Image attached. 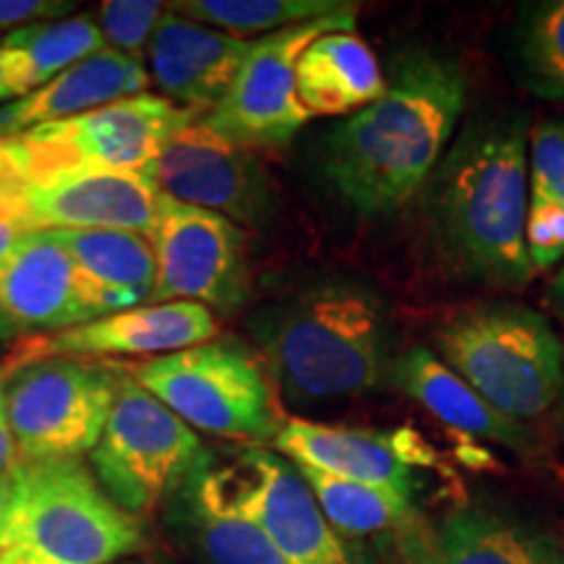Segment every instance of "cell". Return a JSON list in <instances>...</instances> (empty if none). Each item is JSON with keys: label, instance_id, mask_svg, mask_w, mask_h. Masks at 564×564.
Returning <instances> with one entry per match:
<instances>
[{"label": "cell", "instance_id": "cell-30", "mask_svg": "<svg viewBox=\"0 0 564 564\" xmlns=\"http://www.w3.org/2000/svg\"><path fill=\"white\" fill-rule=\"evenodd\" d=\"M528 207L564 209V121H544L531 131Z\"/></svg>", "mask_w": 564, "mask_h": 564}, {"label": "cell", "instance_id": "cell-18", "mask_svg": "<svg viewBox=\"0 0 564 564\" xmlns=\"http://www.w3.org/2000/svg\"><path fill=\"white\" fill-rule=\"evenodd\" d=\"M160 199L141 173H70L26 181L21 215L32 230H129L150 238Z\"/></svg>", "mask_w": 564, "mask_h": 564}, {"label": "cell", "instance_id": "cell-29", "mask_svg": "<svg viewBox=\"0 0 564 564\" xmlns=\"http://www.w3.org/2000/svg\"><path fill=\"white\" fill-rule=\"evenodd\" d=\"M165 13L167 3L160 0H105L97 6L95 21L110 51L141 61V51L150 47L152 34Z\"/></svg>", "mask_w": 564, "mask_h": 564}, {"label": "cell", "instance_id": "cell-20", "mask_svg": "<svg viewBox=\"0 0 564 564\" xmlns=\"http://www.w3.org/2000/svg\"><path fill=\"white\" fill-rule=\"evenodd\" d=\"M150 84L144 61L105 47L66 68L32 95L0 105V139L17 137L42 123L68 121L126 97L147 95Z\"/></svg>", "mask_w": 564, "mask_h": 564}, {"label": "cell", "instance_id": "cell-16", "mask_svg": "<svg viewBox=\"0 0 564 564\" xmlns=\"http://www.w3.org/2000/svg\"><path fill=\"white\" fill-rule=\"evenodd\" d=\"M274 449L301 468H314L343 481L373 486L413 499L415 468L434 463V449L411 429L340 426L312 419H285Z\"/></svg>", "mask_w": 564, "mask_h": 564}, {"label": "cell", "instance_id": "cell-2", "mask_svg": "<svg viewBox=\"0 0 564 564\" xmlns=\"http://www.w3.org/2000/svg\"><path fill=\"white\" fill-rule=\"evenodd\" d=\"M246 327L291 405L358 398L390 384V316L382 295L364 282H314L264 303Z\"/></svg>", "mask_w": 564, "mask_h": 564}, {"label": "cell", "instance_id": "cell-24", "mask_svg": "<svg viewBox=\"0 0 564 564\" xmlns=\"http://www.w3.org/2000/svg\"><path fill=\"white\" fill-rule=\"evenodd\" d=\"M87 282L102 316L152 303L158 262L150 238L129 230H51Z\"/></svg>", "mask_w": 564, "mask_h": 564}, {"label": "cell", "instance_id": "cell-19", "mask_svg": "<svg viewBox=\"0 0 564 564\" xmlns=\"http://www.w3.org/2000/svg\"><path fill=\"white\" fill-rule=\"evenodd\" d=\"M249 51L251 40H238L167 11L147 47V70L160 97L204 118L230 89Z\"/></svg>", "mask_w": 564, "mask_h": 564}, {"label": "cell", "instance_id": "cell-8", "mask_svg": "<svg viewBox=\"0 0 564 564\" xmlns=\"http://www.w3.org/2000/svg\"><path fill=\"white\" fill-rule=\"evenodd\" d=\"M194 121L202 118L147 91L0 141L26 181L70 173H141Z\"/></svg>", "mask_w": 564, "mask_h": 564}, {"label": "cell", "instance_id": "cell-26", "mask_svg": "<svg viewBox=\"0 0 564 564\" xmlns=\"http://www.w3.org/2000/svg\"><path fill=\"white\" fill-rule=\"evenodd\" d=\"M295 465V463H293ZM316 505L322 507L324 518L333 531L343 539H373V535H394L419 514L413 499L400 494L373 489V486L343 481L327 476L322 470L301 468Z\"/></svg>", "mask_w": 564, "mask_h": 564}, {"label": "cell", "instance_id": "cell-17", "mask_svg": "<svg viewBox=\"0 0 564 564\" xmlns=\"http://www.w3.org/2000/svg\"><path fill=\"white\" fill-rule=\"evenodd\" d=\"M0 312L17 333H63L100 319L87 282L51 230H34L0 262Z\"/></svg>", "mask_w": 564, "mask_h": 564}, {"label": "cell", "instance_id": "cell-27", "mask_svg": "<svg viewBox=\"0 0 564 564\" xmlns=\"http://www.w3.org/2000/svg\"><path fill=\"white\" fill-rule=\"evenodd\" d=\"M356 9V3H345V0H178V3H167V11L215 26L238 40H246L249 34H274Z\"/></svg>", "mask_w": 564, "mask_h": 564}, {"label": "cell", "instance_id": "cell-21", "mask_svg": "<svg viewBox=\"0 0 564 564\" xmlns=\"http://www.w3.org/2000/svg\"><path fill=\"white\" fill-rule=\"evenodd\" d=\"M390 387L426 408L457 432L489 440L514 453H531L533 434L523 421L499 413L463 377L449 369L434 350L415 345L392 361Z\"/></svg>", "mask_w": 564, "mask_h": 564}, {"label": "cell", "instance_id": "cell-32", "mask_svg": "<svg viewBox=\"0 0 564 564\" xmlns=\"http://www.w3.org/2000/svg\"><path fill=\"white\" fill-rule=\"evenodd\" d=\"M19 494H21V481H19V465H17V468L0 474V552L9 549L13 520H17V510H19Z\"/></svg>", "mask_w": 564, "mask_h": 564}, {"label": "cell", "instance_id": "cell-35", "mask_svg": "<svg viewBox=\"0 0 564 564\" xmlns=\"http://www.w3.org/2000/svg\"><path fill=\"white\" fill-rule=\"evenodd\" d=\"M546 303L552 306V312L560 316V319H564V264L560 267V272L554 274L552 282H549Z\"/></svg>", "mask_w": 564, "mask_h": 564}, {"label": "cell", "instance_id": "cell-11", "mask_svg": "<svg viewBox=\"0 0 564 564\" xmlns=\"http://www.w3.org/2000/svg\"><path fill=\"white\" fill-rule=\"evenodd\" d=\"M207 474L223 502L251 520L291 564H352L306 478L278 449L243 447L230 463H212Z\"/></svg>", "mask_w": 564, "mask_h": 564}, {"label": "cell", "instance_id": "cell-7", "mask_svg": "<svg viewBox=\"0 0 564 564\" xmlns=\"http://www.w3.org/2000/svg\"><path fill=\"white\" fill-rule=\"evenodd\" d=\"M212 463L202 436L123 369L91 474L131 518H150Z\"/></svg>", "mask_w": 564, "mask_h": 564}, {"label": "cell", "instance_id": "cell-5", "mask_svg": "<svg viewBox=\"0 0 564 564\" xmlns=\"http://www.w3.org/2000/svg\"><path fill=\"white\" fill-rule=\"evenodd\" d=\"M19 510L6 554L13 564H112L150 549L82 460L19 463Z\"/></svg>", "mask_w": 564, "mask_h": 564}, {"label": "cell", "instance_id": "cell-31", "mask_svg": "<svg viewBox=\"0 0 564 564\" xmlns=\"http://www.w3.org/2000/svg\"><path fill=\"white\" fill-rule=\"evenodd\" d=\"M68 11H76V3L63 0H0V30H17L32 21L66 19Z\"/></svg>", "mask_w": 564, "mask_h": 564}, {"label": "cell", "instance_id": "cell-38", "mask_svg": "<svg viewBox=\"0 0 564 564\" xmlns=\"http://www.w3.org/2000/svg\"><path fill=\"white\" fill-rule=\"evenodd\" d=\"M17 335H19L17 327H13V324L9 322V316L0 312V343L11 340V337H17Z\"/></svg>", "mask_w": 564, "mask_h": 564}, {"label": "cell", "instance_id": "cell-34", "mask_svg": "<svg viewBox=\"0 0 564 564\" xmlns=\"http://www.w3.org/2000/svg\"><path fill=\"white\" fill-rule=\"evenodd\" d=\"M30 232L34 230H30L26 225H21L19 220H13V217L0 212V262H3V259L9 257V253L17 249L26 236H30Z\"/></svg>", "mask_w": 564, "mask_h": 564}, {"label": "cell", "instance_id": "cell-33", "mask_svg": "<svg viewBox=\"0 0 564 564\" xmlns=\"http://www.w3.org/2000/svg\"><path fill=\"white\" fill-rule=\"evenodd\" d=\"M6 379H9V369H0V474L17 468L21 463L9 423V408H6Z\"/></svg>", "mask_w": 564, "mask_h": 564}, {"label": "cell", "instance_id": "cell-15", "mask_svg": "<svg viewBox=\"0 0 564 564\" xmlns=\"http://www.w3.org/2000/svg\"><path fill=\"white\" fill-rule=\"evenodd\" d=\"M220 324L212 308L202 303L167 301L144 303L126 312L100 316L82 327L37 335L17 345L6 369L42 361V358H126V356H171V352L212 343Z\"/></svg>", "mask_w": 564, "mask_h": 564}, {"label": "cell", "instance_id": "cell-37", "mask_svg": "<svg viewBox=\"0 0 564 564\" xmlns=\"http://www.w3.org/2000/svg\"><path fill=\"white\" fill-rule=\"evenodd\" d=\"M552 426L564 444V382H562L560 394H556V403L552 405Z\"/></svg>", "mask_w": 564, "mask_h": 564}, {"label": "cell", "instance_id": "cell-28", "mask_svg": "<svg viewBox=\"0 0 564 564\" xmlns=\"http://www.w3.org/2000/svg\"><path fill=\"white\" fill-rule=\"evenodd\" d=\"M512 58L520 84L533 97L564 102V0L533 3L520 13Z\"/></svg>", "mask_w": 564, "mask_h": 564}, {"label": "cell", "instance_id": "cell-13", "mask_svg": "<svg viewBox=\"0 0 564 564\" xmlns=\"http://www.w3.org/2000/svg\"><path fill=\"white\" fill-rule=\"evenodd\" d=\"M167 199L215 212L241 225H267L280 196L272 175L253 152L238 150L202 121L181 129L141 171Z\"/></svg>", "mask_w": 564, "mask_h": 564}, {"label": "cell", "instance_id": "cell-4", "mask_svg": "<svg viewBox=\"0 0 564 564\" xmlns=\"http://www.w3.org/2000/svg\"><path fill=\"white\" fill-rule=\"evenodd\" d=\"M442 361L514 421L552 411L564 382V343L523 303H478L434 333Z\"/></svg>", "mask_w": 564, "mask_h": 564}, {"label": "cell", "instance_id": "cell-22", "mask_svg": "<svg viewBox=\"0 0 564 564\" xmlns=\"http://www.w3.org/2000/svg\"><path fill=\"white\" fill-rule=\"evenodd\" d=\"M209 465L165 505V525L188 562L291 564L251 520L223 502L209 481Z\"/></svg>", "mask_w": 564, "mask_h": 564}, {"label": "cell", "instance_id": "cell-14", "mask_svg": "<svg viewBox=\"0 0 564 564\" xmlns=\"http://www.w3.org/2000/svg\"><path fill=\"white\" fill-rule=\"evenodd\" d=\"M394 564H564L546 528L486 505L419 514L392 535Z\"/></svg>", "mask_w": 564, "mask_h": 564}, {"label": "cell", "instance_id": "cell-3", "mask_svg": "<svg viewBox=\"0 0 564 564\" xmlns=\"http://www.w3.org/2000/svg\"><path fill=\"white\" fill-rule=\"evenodd\" d=\"M525 112L476 118L442 158L432 188L436 238L465 274L525 288L535 274L525 243Z\"/></svg>", "mask_w": 564, "mask_h": 564}, {"label": "cell", "instance_id": "cell-25", "mask_svg": "<svg viewBox=\"0 0 564 564\" xmlns=\"http://www.w3.org/2000/svg\"><path fill=\"white\" fill-rule=\"evenodd\" d=\"M105 47L100 26L89 13L9 30L0 37V102L9 105L32 95Z\"/></svg>", "mask_w": 564, "mask_h": 564}, {"label": "cell", "instance_id": "cell-36", "mask_svg": "<svg viewBox=\"0 0 564 564\" xmlns=\"http://www.w3.org/2000/svg\"><path fill=\"white\" fill-rule=\"evenodd\" d=\"M112 564H175V560H171V556L162 554V552H152V549H144V552L123 556V560H118Z\"/></svg>", "mask_w": 564, "mask_h": 564}, {"label": "cell", "instance_id": "cell-9", "mask_svg": "<svg viewBox=\"0 0 564 564\" xmlns=\"http://www.w3.org/2000/svg\"><path fill=\"white\" fill-rule=\"evenodd\" d=\"M123 369L89 358H42L9 369L6 408L24 463L82 460L100 442Z\"/></svg>", "mask_w": 564, "mask_h": 564}, {"label": "cell", "instance_id": "cell-1", "mask_svg": "<svg viewBox=\"0 0 564 564\" xmlns=\"http://www.w3.org/2000/svg\"><path fill=\"white\" fill-rule=\"evenodd\" d=\"M468 97V74L449 55L398 53L387 91L324 139L322 167L361 215H387L421 192L453 139Z\"/></svg>", "mask_w": 564, "mask_h": 564}, {"label": "cell", "instance_id": "cell-23", "mask_svg": "<svg viewBox=\"0 0 564 564\" xmlns=\"http://www.w3.org/2000/svg\"><path fill=\"white\" fill-rule=\"evenodd\" d=\"M295 91L308 116H356L384 95L387 76L356 32H329L303 51Z\"/></svg>", "mask_w": 564, "mask_h": 564}, {"label": "cell", "instance_id": "cell-6", "mask_svg": "<svg viewBox=\"0 0 564 564\" xmlns=\"http://www.w3.org/2000/svg\"><path fill=\"white\" fill-rule=\"evenodd\" d=\"M126 369L196 434L264 447L285 421L264 361L238 340L194 345Z\"/></svg>", "mask_w": 564, "mask_h": 564}, {"label": "cell", "instance_id": "cell-12", "mask_svg": "<svg viewBox=\"0 0 564 564\" xmlns=\"http://www.w3.org/2000/svg\"><path fill=\"white\" fill-rule=\"evenodd\" d=\"M150 243L158 262L152 303L188 301L236 312L249 299L246 232L228 217L162 196Z\"/></svg>", "mask_w": 564, "mask_h": 564}, {"label": "cell", "instance_id": "cell-10", "mask_svg": "<svg viewBox=\"0 0 564 564\" xmlns=\"http://www.w3.org/2000/svg\"><path fill=\"white\" fill-rule=\"evenodd\" d=\"M356 11L335 13L253 40L230 89L217 108L202 118V123L246 152L288 144L312 118L295 91L299 58L322 34L356 30Z\"/></svg>", "mask_w": 564, "mask_h": 564}]
</instances>
